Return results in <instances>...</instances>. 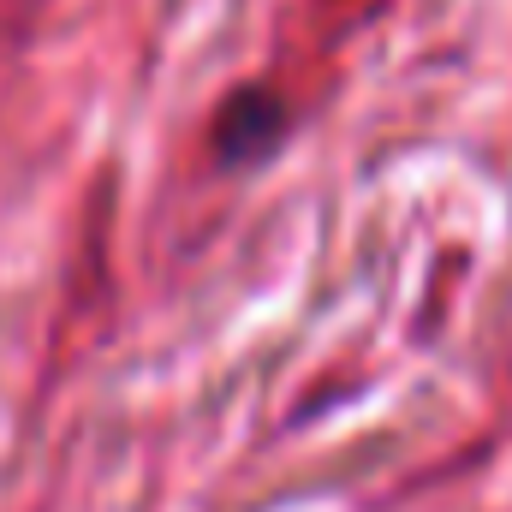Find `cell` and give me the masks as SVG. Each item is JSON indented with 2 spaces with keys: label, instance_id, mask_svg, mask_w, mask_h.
<instances>
[{
  "label": "cell",
  "instance_id": "6da1fadb",
  "mask_svg": "<svg viewBox=\"0 0 512 512\" xmlns=\"http://www.w3.org/2000/svg\"><path fill=\"white\" fill-rule=\"evenodd\" d=\"M274 131H280V108L268 96H239L221 120V149L227 155H256Z\"/></svg>",
  "mask_w": 512,
  "mask_h": 512
}]
</instances>
